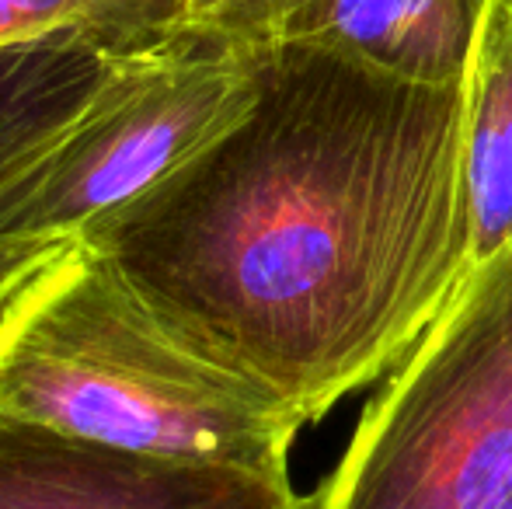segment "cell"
<instances>
[{
    "label": "cell",
    "mask_w": 512,
    "mask_h": 509,
    "mask_svg": "<svg viewBox=\"0 0 512 509\" xmlns=\"http://www.w3.org/2000/svg\"><path fill=\"white\" fill-rule=\"evenodd\" d=\"M314 509H512V245L366 401Z\"/></svg>",
    "instance_id": "cell-3"
},
{
    "label": "cell",
    "mask_w": 512,
    "mask_h": 509,
    "mask_svg": "<svg viewBox=\"0 0 512 509\" xmlns=\"http://www.w3.org/2000/svg\"><path fill=\"white\" fill-rule=\"evenodd\" d=\"M310 4L317 0H192L185 25L244 46H262Z\"/></svg>",
    "instance_id": "cell-10"
},
{
    "label": "cell",
    "mask_w": 512,
    "mask_h": 509,
    "mask_svg": "<svg viewBox=\"0 0 512 509\" xmlns=\"http://www.w3.org/2000/svg\"><path fill=\"white\" fill-rule=\"evenodd\" d=\"M77 241L300 426L387 381L471 276L464 88L258 46L251 109Z\"/></svg>",
    "instance_id": "cell-1"
},
{
    "label": "cell",
    "mask_w": 512,
    "mask_h": 509,
    "mask_svg": "<svg viewBox=\"0 0 512 509\" xmlns=\"http://www.w3.org/2000/svg\"><path fill=\"white\" fill-rule=\"evenodd\" d=\"M115 60L74 28L0 46V189L77 123Z\"/></svg>",
    "instance_id": "cell-7"
},
{
    "label": "cell",
    "mask_w": 512,
    "mask_h": 509,
    "mask_svg": "<svg viewBox=\"0 0 512 509\" xmlns=\"http://www.w3.org/2000/svg\"><path fill=\"white\" fill-rule=\"evenodd\" d=\"M74 241H53V238H0V314L14 304L21 290L56 262Z\"/></svg>",
    "instance_id": "cell-11"
},
{
    "label": "cell",
    "mask_w": 512,
    "mask_h": 509,
    "mask_svg": "<svg viewBox=\"0 0 512 509\" xmlns=\"http://www.w3.org/2000/svg\"><path fill=\"white\" fill-rule=\"evenodd\" d=\"M499 0H317L276 39L307 42L425 88H467Z\"/></svg>",
    "instance_id": "cell-6"
},
{
    "label": "cell",
    "mask_w": 512,
    "mask_h": 509,
    "mask_svg": "<svg viewBox=\"0 0 512 509\" xmlns=\"http://www.w3.org/2000/svg\"><path fill=\"white\" fill-rule=\"evenodd\" d=\"M471 265L512 245V0H499L464 88Z\"/></svg>",
    "instance_id": "cell-8"
},
{
    "label": "cell",
    "mask_w": 512,
    "mask_h": 509,
    "mask_svg": "<svg viewBox=\"0 0 512 509\" xmlns=\"http://www.w3.org/2000/svg\"><path fill=\"white\" fill-rule=\"evenodd\" d=\"M0 419L283 482L304 429L269 394L185 346L84 241L0 314Z\"/></svg>",
    "instance_id": "cell-2"
},
{
    "label": "cell",
    "mask_w": 512,
    "mask_h": 509,
    "mask_svg": "<svg viewBox=\"0 0 512 509\" xmlns=\"http://www.w3.org/2000/svg\"><path fill=\"white\" fill-rule=\"evenodd\" d=\"M0 509H314L293 482L0 419Z\"/></svg>",
    "instance_id": "cell-5"
},
{
    "label": "cell",
    "mask_w": 512,
    "mask_h": 509,
    "mask_svg": "<svg viewBox=\"0 0 512 509\" xmlns=\"http://www.w3.org/2000/svg\"><path fill=\"white\" fill-rule=\"evenodd\" d=\"M192 0H0V46L49 32H84L108 53L133 56L182 32Z\"/></svg>",
    "instance_id": "cell-9"
},
{
    "label": "cell",
    "mask_w": 512,
    "mask_h": 509,
    "mask_svg": "<svg viewBox=\"0 0 512 509\" xmlns=\"http://www.w3.org/2000/svg\"><path fill=\"white\" fill-rule=\"evenodd\" d=\"M255 91L258 46L192 25L119 56L77 123L0 189V238L77 241L227 133Z\"/></svg>",
    "instance_id": "cell-4"
}]
</instances>
